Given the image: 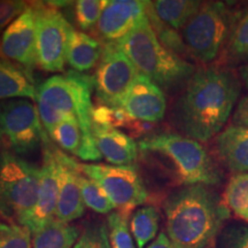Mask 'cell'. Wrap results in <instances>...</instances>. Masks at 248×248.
Returning <instances> with one entry per match:
<instances>
[{"mask_svg": "<svg viewBox=\"0 0 248 248\" xmlns=\"http://www.w3.org/2000/svg\"><path fill=\"white\" fill-rule=\"evenodd\" d=\"M117 45L139 74L148 77L162 90L172 91L185 86L197 70L193 63L161 44L147 15L142 16Z\"/></svg>", "mask_w": 248, "mask_h": 248, "instance_id": "5b68a950", "label": "cell"}, {"mask_svg": "<svg viewBox=\"0 0 248 248\" xmlns=\"http://www.w3.org/2000/svg\"><path fill=\"white\" fill-rule=\"evenodd\" d=\"M138 74L117 43H106L93 75V91L97 100L102 106L121 107Z\"/></svg>", "mask_w": 248, "mask_h": 248, "instance_id": "8fae6325", "label": "cell"}, {"mask_svg": "<svg viewBox=\"0 0 248 248\" xmlns=\"http://www.w3.org/2000/svg\"><path fill=\"white\" fill-rule=\"evenodd\" d=\"M108 0H79L75 2V17L80 29L90 30L97 26Z\"/></svg>", "mask_w": 248, "mask_h": 248, "instance_id": "1f68e13d", "label": "cell"}, {"mask_svg": "<svg viewBox=\"0 0 248 248\" xmlns=\"http://www.w3.org/2000/svg\"><path fill=\"white\" fill-rule=\"evenodd\" d=\"M163 208L166 234L173 248H206L230 216L223 198L201 184L176 188Z\"/></svg>", "mask_w": 248, "mask_h": 248, "instance_id": "7a4b0ae2", "label": "cell"}, {"mask_svg": "<svg viewBox=\"0 0 248 248\" xmlns=\"http://www.w3.org/2000/svg\"><path fill=\"white\" fill-rule=\"evenodd\" d=\"M216 153L230 171L248 172V128L229 125L215 138Z\"/></svg>", "mask_w": 248, "mask_h": 248, "instance_id": "ac0fdd59", "label": "cell"}, {"mask_svg": "<svg viewBox=\"0 0 248 248\" xmlns=\"http://www.w3.org/2000/svg\"><path fill=\"white\" fill-rule=\"evenodd\" d=\"M52 147L53 145L51 144V141L43 147L44 157H43V166L40 168L37 201L26 224V228L29 229L31 234L55 219L59 195V177L57 159Z\"/></svg>", "mask_w": 248, "mask_h": 248, "instance_id": "4fadbf2b", "label": "cell"}, {"mask_svg": "<svg viewBox=\"0 0 248 248\" xmlns=\"http://www.w3.org/2000/svg\"><path fill=\"white\" fill-rule=\"evenodd\" d=\"M232 124L248 128V94L241 98L238 102L232 115Z\"/></svg>", "mask_w": 248, "mask_h": 248, "instance_id": "d590c367", "label": "cell"}, {"mask_svg": "<svg viewBox=\"0 0 248 248\" xmlns=\"http://www.w3.org/2000/svg\"><path fill=\"white\" fill-rule=\"evenodd\" d=\"M40 168L17 155L0 152V217L26 226L37 201Z\"/></svg>", "mask_w": 248, "mask_h": 248, "instance_id": "52a82bcc", "label": "cell"}, {"mask_svg": "<svg viewBox=\"0 0 248 248\" xmlns=\"http://www.w3.org/2000/svg\"><path fill=\"white\" fill-rule=\"evenodd\" d=\"M128 219V217L122 215L120 212L109 214L107 228L110 248H136Z\"/></svg>", "mask_w": 248, "mask_h": 248, "instance_id": "f546056e", "label": "cell"}, {"mask_svg": "<svg viewBox=\"0 0 248 248\" xmlns=\"http://www.w3.org/2000/svg\"><path fill=\"white\" fill-rule=\"evenodd\" d=\"M48 137L61 150L74 154L83 161H99L102 159L95 142L86 138L84 131L76 117L62 120L48 133Z\"/></svg>", "mask_w": 248, "mask_h": 248, "instance_id": "d6986e66", "label": "cell"}, {"mask_svg": "<svg viewBox=\"0 0 248 248\" xmlns=\"http://www.w3.org/2000/svg\"><path fill=\"white\" fill-rule=\"evenodd\" d=\"M0 248H32L30 230L17 223L0 222Z\"/></svg>", "mask_w": 248, "mask_h": 248, "instance_id": "4dcf8cb0", "label": "cell"}, {"mask_svg": "<svg viewBox=\"0 0 248 248\" xmlns=\"http://www.w3.org/2000/svg\"><path fill=\"white\" fill-rule=\"evenodd\" d=\"M223 201L237 218L248 224V172L231 176L223 194Z\"/></svg>", "mask_w": 248, "mask_h": 248, "instance_id": "4316f807", "label": "cell"}, {"mask_svg": "<svg viewBox=\"0 0 248 248\" xmlns=\"http://www.w3.org/2000/svg\"><path fill=\"white\" fill-rule=\"evenodd\" d=\"M160 225V213L156 207L144 206L132 214L130 232L138 248H144L156 237Z\"/></svg>", "mask_w": 248, "mask_h": 248, "instance_id": "d4e9b609", "label": "cell"}, {"mask_svg": "<svg viewBox=\"0 0 248 248\" xmlns=\"http://www.w3.org/2000/svg\"><path fill=\"white\" fill-rule=\"evenodd\" d=\"M139 152L155 156L181 186H214L222 172L200 141L173 132L152 133L138 141Z\"/></svg>", "mask_w": 248, "mask_h": 248, "instance_id": "3957f363", "label": "cell"}, {"mask_svg": "<svg viewBox=\"0 0 248 248\" xmlns=\"http://www.w3.org/2000/svg\"><path fill=\"white\" fill-rule=\"evenodd\" d=\"M77 167V166H76ZM78 169V168H77ZM78 183L85 207L99 214H109L115 207L97 183L78 170Z\"/></svg>", "mask_w": 248, "mask_h": 248, "instance_id": "f1b7e54d", "label": "cell"}, {"mask_svg": "<svg viewBox=\"0 0 248 248\" xmlns=\"http://www.w3.org/2000/svg\"><path fill=\"white\" fill-rule=\"evenodd\" d=\"M238 75H239V78L241 80V84H243L246 89H248V62H247V63H245V64H243V66L239 67V70H238Z\"/></svg>", "mask_w": 248, "mask_h": 248, "instance_id": "74e56055", "label": "cell"}, {"mask_svg": "<svg viewBox=\"0 0 248 248\" xmlns=\"http://www.w3.org/2000/svg\"><path fill=\"white\" fill-rule=\"evenodd\" d=\"M147 248H173L170 240L167 237L166 232H161V233L157 235L156 239H155L151 245H148Z\"/></svg>", "mask_w": 248, "mask_h": 248, "instance_id": "8d00e7d4", "label": "cell"}, {"mask_svg": "<svg viewBox=\"0 0 248 248\" xmlns=\"http://www.w3.org/2000/svg\"><path fill=\"white\" fill-rule=\"evenodd\" d=\"M80 230L76 225L53 219L32 233V248H73Z\"/></svg>", "mask_w": 248, "mask_h": 248, "instance_id": "cb8c5ba5", "label": "cell"}, {"mask_svg": "<svg viewBox=\"0 0 248 248\" xmlns=\"http://www.w3.org/2000/svg\"><path fill=\"white\" fill-rule=\"evenodd\" d=\"M202 2L200 0H155L148 1V6L160 21L172 29L182 31Z\"/></svg>", "mask_w": 248, "mask_h": 248, "instance_id": "7402d4cb", "label": "cell"}, {"mask_svg": "<svg viewBox=\"0 0 248 248\" xmlns=\"http://www.w3.org/2000/svg\"><path fill=\"white\" fill-rule=\"evenodd\" d=\"M121 108L133 120L153 124L166 115L167 98L160 86L148 77L138 74Z\"/></svg>", "mask_w": 248, "mask_h": 248, "instance_id": "9a60e30c", "label": "cell"}, {"mask_svg": "<svg viewBox=\"0 0 248 248\" xmlns=\"http://www.w3.org/2000/svg\"><path fill=\"white\" fill-rule=\"evenodd\" d=\"M0 57L32 73L37 64L36 17L32 5L0 36Z\"/></svg>", "mask_w": 248, "mask_h": 248, "instance_id": "7c38bea8", "label": "cell"}, {"mask_svg": "<svg viewBox=\"0 0 248 248\" xmlns=\"http://www.w3.org/2000/svg\"><path fill=\"white\" fill-rule=\"evenodd\" d=\"M225 248H248V225L232 226L225 232Z\"/></svg>", "mask_w": 248, "mask_h": 248, "instance_id": "e575fe53", "label": "cell"}, {"mask_svg": "<svg viewBox=\"0 0 248 248\" xmlns=\"http://www.w3.org/2000/svg\"><path fill=\"white\" fill-rule=\"evenodd\" d=\"M147 1L108 0L97 24L98 33L106 43H119L146 15Z\"/></svg>", "mask_w": 248, "mask_h": 248, "instance_id": "2e32d148", "label": "cell"}, {"mask_svg": "<svg viewBox=\"0 0 248 248\" xmlns=\"http://www.w3.org/2000/svg\"><path fill=\"white\" fill-rule=\"evenodd\" d=\"M93 76L70 70L51 76L37 89L36 106L47 135L62 120L76 117L86 138H93Z\"/></svg>", "mask_w": 248, "mask_h": 248, "instance_id": "277c9868", "label": "cell"}, {"mask_svg": "<svg viewBox=\"0 0 248 248\" xmlns=\"http://www.w3.org/2000/svg\"><path fill=\"white\" fill-rule=\"evenodd\" d=\"M104 45L98 39L73 29L67 51V63L77 73L91 70L100 61Z\"/></svg>", "mask_w": 248, "mask_h": 248, "instance_id": "44dd1931", "label": "cell"}, {"mask_svg": "<svg viewBox=\"0 0 248 248\" xmlns=\"http://www.w3.org/2000/svg\"><path fill=\"white\" fill-rule=\"evenodd\" d=\"M241 11L237 2H202L181 32L191 58L206 66L219 59Z\"/></svg>", "mask_w": 248, "mask_h": 248, "instance_id": "8992f818", "label": "cell"}, {"mask_svg": "<svg viewBox=\"0 0 248 248\" xmlns=\"http://www.w3.org/2000/svg\"><path fill=\"white\" fill-rule=\"evenodd\" d=\"M32 73L0 57V101L9 99L36 100Z\"/></svg>", "mask_w": 248, "mask_h": 248, "instance_id": "ffe728a7", "label": "cell"}, {"mask_svg": "<svg viewBox=\"0 0 248 248\" xmlns=\"http://www.w3.org/2000/svg\"><path fill=\"white\" fill-rule=\"evenodd\" d=\"M93 124L113 129H126L136 135L146 132L152 123L139 122L128 115L125 110L121 107L99 106L93 109Z\"/></svg>", "mask_w": 248, "mask_h": 248, "instance_id": "484cf974", "label": "cell"}, {"mask_svg": "<svg viewBox=\"0 0 248 248\" xmlns=\"http://www.w3.org/2000/svg\"><path fill=\"white\" fill-rule=\"evenodd\" d=\"M248 62V5L243 11L219 57L218 64L224 67L243 66Z\"/></svg>", "mask_w": 248, "mask_h": 248, "instance_id": "603a6c76", "label": "cell"}, {"mask_svg": "<svg viewBox=\"0 0 248 248\" xmlns=\"http://www.w3.org/2000/svg\"><path fill=\"white\" fill-rule=\"evenodd\" d=\"M146 15L161 44L166 48H168L169 51H171L172 53H175L176 55L187 61V59H190L191 55L188 53L187 48H186L181 32H178L177 30L172 29V28L167 26L166 23H163L162 21H160L156 15L154 14V12L152 11L150 6H148V1L146 5Z\"/></svg>", "mask_w": 248, "mask_h": 248, "instance_id": "83f0119b", "label": "cell"}, {"mask_svg": "<svg viewBox=\"0 0 248 248\" xmlns=\"http://www.w3.org/2000/svg\"><path fill=\"white\" fill-rule=\"evenodd\" d=\"M73 248H110L107 225L102 222L88 224Z\"/></svg>", "mask_w": 248, "mask_h": 248, "instance_id": "d6a6232c", "label": "cell"}, {"mask_svg": "<svg viewBox=\"0 0 248 248\" xmlns=\"http://www.w3.org/2000/svg\"><path fill=\"white\" fill-rule=\"evenodd\" d=\"M49 142L37 106L29 99L0 101V152L17 156L35 153Z\"/></svg>", "mask_w": 248, "mask_h": 248, "instance_id": "ba28073f", "label": "cell"}, {"mask_svg": "<svg viewBox=\"0 0 248 248\" xmlns=\"http://www.w3.org/2000/svg\"><path fill=\"white\" fill-rule=\"evenodd\" d=\"M29 6L27 1L22 0H0V36Z\"/></svg>", "mask_w": 248, "mask_h": 248, "instance_id": "836d02e7", "label": "cell"}, {"mask_svg": "<svg viewBox=\"0 0 248 248\" xmlns=\"http://www.w3.org/2000/svg\"><path fill=\"white\" fill-rule=\"evenodd\" d=\"M32 8L36 17L37 66L51 73L62 71L74 28L58 8L47 2L32 4Z\"/></svg>", "mask_w": 248, "mask_h": 248, "instance_id": "30bf717a", "label": "cell"}, {"mask_svg": "<svg viewBox=\"0 0 248 248\" xmlns=\"http://www.w3.org/2000/svg\"><path fill=\"white\" fill-rule=\"evenodd\" d=\"M53 148L58 163L59 195L55 219L63 223H70L80 218L85 213V203L83 201L78 183V169L76 160L69 157L61 150Z\"/></svg>", "mask_w": 248, "mask_h": 248, "instance_id": "5bb4252c", "label": "cell"}, {"mask_svg": "<svg viewBox=\"0 0 248 248\" xmlns=\"http://www.w3.org/2000/svg\"><path fill=\"white\" fill-rule=\"evenodd\" d=\"M93 138L99 153L111 166H129L138 159V142L122 130L93 124Z\"/></svg>", "mask_w": 248, "mask_h": 248, "instance_id": "e0dca14e", "label": "cell"}, {"mask_svg": "<svg viewBox=\"0 0 248 248\" xmlns=\"http://www.w3.org/2000/svg\"><path fill=\"white\" fill-rule=\"evenodd\" d=\"M241 86L239 75L232 68L218 63L199 68L173 104V126L200 142L216 137L233 115Z\"/></svg>", "mask_w": 248, "mask_h": 248, "instance_id": "6da1fadb", "label": "cell"}, {"mask_svg": "<svg viewBox=\"0 0 248 248\" xmlns=\"http://www.w3.org/2000/svg\"><path fill=\"white\" fill-rule=\"evenodd\" d=\"M76 166L80 172L100 186L117 212L128 218L136 207L147 202L148 192L135 164L111 166L76 161Z\"/></svg>", "mask_w": 248, "mask_h": 248, "instance_id": "9c48e42d", "label": "cell"}]
</instances>
